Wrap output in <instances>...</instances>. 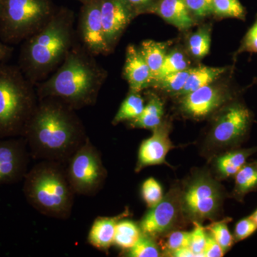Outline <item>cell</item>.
Listing matches in <instances>:
<instances>
[{
	"label": "cell",
	"instance_id": "7",
	"mask_svg": "<svg viewBox=\"0 0 257 257\" xmlns=\"http://www.w3.org/2000/svg\"><path fill=\"white\" fill-rule=\"evenodd\" d=\"M224 192L220 184L206 172L194 174L181 191L182 214L202 222L217 216L222 206Z\"/></svg>",
	"mask_w": 257,
	"mask_h": 257
},
{
	"label": "cell",
	"instance_id": "32",
	"mask_svg": "<svg viewBox=\"0 0 257 257\" xmlns=\"http://www.w3.org/2000/svg\"><path fill=\"white\" fill-rule=\"evenodd\" d=\"M142 197L149 209L156 206L163 198L162 186L154 178H149L142 186Z\"/></svg>",
	"mask_w": 257,
	"mask_h": 257
},
{
	"label": "cell",
	"instance_id": "43",
	"mask_svg": "<svg viewBox=\"0 0 257 257\" xmlns=\"http://www.w3.org/2000/svg\"><path fill=\"white\" fill-rule=\"evenodd\" d=\"M78 1L81 2L82 3H84L86 2L89 1V0H78Z\"/></svg>",
	"mask_w": 257,
	"mask_h": 257
},
{
	"label": "cell",
	"instance_id": "18",
	"mask_svg": "<svg viewBox=\"0 0 257 257\" xmlns=\"http://www.w3.org/2000/svg\"><path fill=\"white\" fill-rule=\"evenodd\" d=\"M150 13L158 15L167 23L182 31L189 30L195 23L183 0H160Z\"/></svg>",
	"mask_w": 257,
	"mask_h": 257
},
{
	"label": "cell",
	"instance_id": "10",
	"mask_svg": "<svg viewBox=\"0 0 257 257\" xmlns=\"http://www.w3.org/2000/svg\"><path fill=\"white\" fill-rule=\"evenodd\" d=\"M179 109L182 114L193 119H205L236 99V93L227 84L205 86L181 96Z\"/></svg>",
	"mask_w": 257,
	"mask_h": 257
},
{
	"label": "cell",
	"instance_id": "5",
	"mask_svg": "<svg viewBox=\"0 0 257 257\" xmlns=\"http://www.w3.org/2000/svg\"><path fill=\"white\" fill-rule=\"evenodd\" d=\"M37 103L35 84L18 64H0V138L23 137Z\"/></svg>",
	"mask_w": 257,
	"mask_h": 257
},
{
	"label": "cell",
	"instance_id": "42",
	"mask_svg": "<svg viewBox=\"0 0 257 257\" xmlns=\"http://www.w3.org/2000/svg\"><path fill=\"white\" fill-rule=\"evenodd\" d=\"M249 216L251 218V219H253V221H254V222L256 223V224L257 225V209L254 211V212L252 214H251V216Z\"/></svg>",
	"mask_w": 257,
	"mask_h": 257
},
{
	"label": "cell",
	"instance_id": "33",
	"mask_svg": "<svg viewBox=\"0 0 257 257\" xmlns=\"http://www.w3.org/2000/svg\"><path fill=\"white\" fill-rule=\"evenodd\" d=\"M194 228L190 232L189 248L195 257H204L203 251L207 241V233L206 228L203 227L200 223L194 221Z\"/></svg>",
	"mask_w": 257,
	"mask_h": 257
},
{
	"label": "cell",
	"instance_id": "16",
	"mask_svg": "<svg viewBox=\"0 0 257 257\" xmlns=\"http://www.w3.org/2000/svg\"><path fill=\"white\" fill-rule=\"evenodd\" d=\"M123 76L132 92H141L151 87L153 82L151 71L140 47L133 44L126 47Z\"/></svg>",
	"mask_w": 257,
	"mask_h": 257
},
{
	"label": "cell",
	"instance_id": "4",
	"mask_svg": "<svg viewBox=\"0 0 257 257\" xmlns=\"http://www.w3.org/2000/svg\"><path fill=\"white\" fill-rule=\"evenodd\" d=\"M23 193L29 204L43 215L65 220L72 214L75 193L63 164L40 161L25 176Z\"/></svg>",
	"mask_w": 257,
	"mask_h": 257
},
{
	"label": "cell",
	"instance_id": "37",
	"mask_svg": "<svg viewBox=\"0 0 257 257\" xmlns=\"http://www.w3.org/2000/svg\"><path fill=\"white\" fill-rule=\"evenodd\" d=\"M243 52L257 54V16L254 23L243 37L241 46L236 52V55Z\"/></svg>",
	"mask_w": 257,
	"mask_h": 257
},
{
	"label": "cell",
	"instance_id": "35",
	"mask_svg": "<svg viewBox=\"0 0 257 257\" xmlns=\"http://www.w3.org/2000/svg\"><path fill=\"white\" fill-rule=\"evenodd\" d=\"M257 225L250 216L243 218L235 225L234 238L235 242L243 241L254 234Z\"/></svg>",
	"mask_w": 257,
	"mask_h": 257
},
{
	"label": "cell",
	"instance_id": "6",
	"mask_svg": "<svg viewBox=\"0 0 257 257\" xmlns=\"http://www.w3.org/2000/svg\"><path fill=\"white\" fill-rule=\"evenodd\" d=\"M56 10L52 0H2L0 40L21 43L43 28Z\"/></svg>",
	"mask_w": 257,
	"mask_h": 257
},
{
	"label": "cell",
	"instance_id": "40",
	"mask_svg": "<svg viewBox=\"0 0 257 257\" xmlns=\"http://www.w3.org/2000/svg\"><path fill=\"white\" fill-rule=\"evenodd\" d=\"M14 49L0 40V64L5 63L11 58Z\"/></svg>",
	"mask_w": 257,
	"mask_h": 257
},
{
	"label": "cell",
	"instance_id": "28",
	"mask_svg": "<svg viewBox=\"0 0 257 257\" xmlns=\"http://www.w3.org/2000/svg\"><path fill=\"white\" fill-rule=\"evenodd\" d=\"M189 66H190V64H189L187 57L182 51L177 50V49L171 50L170 52H167L163 64H162L160 72L154 82L165 77L167 74L175 73V72H181V71L190 68Z\"/></svg>",
	"mask_w": 257,
	"mask_h": 257
},
{
	"label": "cell",
	"instance_id": "34",
	"mask_svg": "<svg viewBox=\"0 0 257 257\" xmlns=\"http://www.w3.org/2000/svg\"><path fill=\"white\" fill-rule=\"evenodd\" d=\"M192 17L204 18L213 14L212 0H183Z\"/></svg>",
	"mask_w": 257,
	"mask_h": 257
},
{
	"label": "cell",
	"instance_id": "27",
	"mask_svg": "<svg viewBox=\"0 0 257 257\" xmlns=\"http://www.w3.org/2000/svg\"><path fill=\"white\" fill-rule=\"evenodd\" d=\"M191 69L192 68L167 74L165 77L154 82L152 87L162 89L172 95L177 96L185 86Z\"/></svg>",
	"mask_w": 257,
	"mask_h": 257
},
{
	"label": "cell",
	"instance_id": "31",
	"mask_svg": "<svg viewBox=\"0 0 257 257\" xmlns=\"http://www.w3.org/2000/svg\"><path fill=\"white\" fill-rule=\"evenodd\" d=\"M230 221L231 219L227 218L224 220L212 223L207 228L209 234L220 245L225 253L232 247L235 242L234 236L230 232L227 226Z\"/></svg>",
	"mask_w": 257,
	"mask_h": 257
},
{
	"label": "cell",
	"instance_id": "14",
	"mask_svg": "<svg viewBox=\"0 0 257 257\" xmlns=\"http://www.w3.org/2000/svg\"><path fill=\"white\" fill-rule=\"evenodd\" d=\"M100 10L104 36L111 52L137 15L123 0H100Z\"/></svg>",
	"mask_w": 257,
	"mask_h": 257
},
{
	"label": "cell",
	"instance_id": "9",
	"mask_svg": "<svg viewBox=\"0 0 257 257\" xmlns=\"http://www.w3.org/2000/svg\"><path fill=\"white\" fill-rule=\"evenodd\" d=\"M69 184L75 194L94 196L107 177L100 153L88 138L65 165Z\"/></svg>",
	"mask_w": 257,
	"mask_h": 257
},
{
	"label": "cell",
	"instance_id": "8",
	"mask_svg": "<svg viewBox=\"0 0 257 257\" xmlns=\"http://www.w3.org/2000/svg\"><path fill=\"white\" fill-rule=\"evenodd\" d=\"M253 121V113L244 103L233 99L216 115L208 135L209 146L214 150L239 147L247 138Z\"/></svg>",
	"mask_w": 257,
	"mask_h": 257
},
{
	"label": "cell",
	"instance_id": "21",
	"mask_svg": "<svg viewBox=\"0 0 257 257\" xmlns=\"http://www.w3.org/2000/svg\"><path fill=\"white\" fill-rule=\"evenodd\" d=\"M164 112V104L160 98L156 94H151L142 114L136 119L130 121L128 124L133 128L153 131L163 122Z\"/></svg>",
	"mask_w": 257,
	"mask_h": 257
},
{
	"label": "cell",
	"instance_id": "3",
	"mask_svg": "<svg viewBox=\"0 0 257 257\" xmlns=\"http://www.w3.org/2000/svg\"><path fill=\"white\" fill-rule=\"evenodd\" d=\"M74 23V12L61 7L43 28L22 42L18 65L35 85L63 62L77 38Z\"/></svg>",
	"mask_w": 257,
	"mask_h": 257
},
{
	"label": "cell",
	"instance_id": "39",
	"mask_svg": "<svg viewBox=\"0 0 257 257\" xmlns=\"http://www.w3.org/2000/svg\"><path fill=\"white\" fill-rule=\"evenodd\" d=\"M224 250L210 234H207V241L204 246V257H221L224 255Z\"/></svg>",
	"mask_w": 257,
	"mask_h": 257
},
{
	"label": "cell",
	"instance_id": "30",
	"mask_svg": "<svg viewBox=\"0 0 257 257\" xmlns=\"http://www.w3.org/2000/svg\"><path fill=\"white\" fill-rule=\"evenodd\" d=\"M126 254L130 257H158L161 256V252L155 238L142 232L133 247L126 250Z\"/></svg>",
	"mask_w": 257,
	"mask_h": 257
},
{
	"label": "cell",
	"instance_id": "20",
	"mask_svg": "<svg viewBox=\"0 0 257 257\" xmlns=\"http://www.w3.org/2000/svg\"><path fill=\"white\" fill-rule=\"evenodd\" d=\"M227 71L226 67H211L199 66L191 69L187 82L177 96H183L205 86L209 85L220 79Z\"/></svg>",
	"mask_w": 257,
	"mask_h": 257
},
{
	"label": "cell",
	"instance_id": "22",
	"mask_svg": "<svg viewBox=\"0 0 257 257\" xmlns=\"http://www.w3.org/2000/svg\"><path fill=\"white\" fill-rule=\"evenodd\" d=\"M234 177L233 197L242 202L246 194L257 189V161L246 163Z\"/></svg>",
	"mask_w": 257,
	"mask_h": 257
},
{
	"label": "cell",
	"instance_id": "1",
	"mask_svg": "<svg viewBox=\"0 0 257 257\" xmlns=\"http://www.w3.org/2000/svg\"><path fill=\"white\" fill-rule=\"evenodd\" d=\"M23 137L32 158L65 165L89 138L75 109L53 97L38 99Z\"/></svg>",
	"mask_w": 257,
	"mask_h": 257
},
{
	"label": "cell",
	"instance_id": "12",
	"mask_svg": "<svg viewBox=\"0 0 257 257\" xmlns=\"http://www.w3.org/2000/svg\"><path fill=\"white\" fill-rule=\"evenodd\" d=\"M30 157L24 137L0 138V187L24 180Z\"/></svg>",
	"mask_w": 257,
	"mask_h": 257
},
{
	"label": "cell",
	"instance_id": "26",
	"mask_svg": "<svg viewBox=\"0 0 257 257\" xmlns=\"http://www.w3.org/2000/svg\"><path fill=\"white\" fill-rule=\"evenodd\" d=\"M189 54L194 58L201 60L209 54L211 47V28L204 25L194 32L188 40Z\"/></svg>",
	"mask_w": 257,
	"mask_h": 257
},
{
	"label": "cell",
	"instance_id": "23",
	"mask_svg": "<svg viewBox=\"0 0 257 257\" xmlns=\"http://www.w3.org/2000/svg\"><path fill=\"white\" fill-rule=\"evenodd\" d=\"M168 47L169 44L167 42H156L150 40L143 41L140 47L147 65L151 71L153 82L163 64L166 55L168 52Z\"/></svg>",
	"mask_w": 257,
	"mask_h": 257
},
{
	"label": "cell",
	"instance_id": "15",
	"mask_svg": "<svg viewBox=\"0 0 257 257\" xmlns=\"http://www.w3.org/2000/svg\"><path fill=\"white\" fill-rule=\"evenodd\" d=\"M170 125L162 122L153 130L150 138L144 140L139 149L135 172H140L150 166L165 164L166 157L172 148L170 139Z\"/></svg>",
	"mask_w": 257,
	"mask_h": 257
},
{
	"label": "cell",
	"instance_id": "13",
	"mask_svg": "<svg viewBox=\"0 0 257 257\" xmlns=\"http://www.w3.org/2000/svg\"><path fill=\"white\" fill-rule=\"evenodd\" d=\"M76 33L84 48L95 57L111 53L101 23L100 0L82 3Z\"/></svg>",
	"mask_w": 257,
	"mask_h": 257
},
{
	"label": "cell",
	"instance_id": "11",
	"mask_svg": "<svg viewBox=\"0 0 257 257\" xmlns=\"http://www.w3.org/2000/svg\"><path fill=\"white\" fill-rule=\"evenodd\" d=\"M182 214L181 190L179 187H174L143 216L140 229L144 234L158 237L173 229Z\"/></svg>",
	"mask_w": 257,
	"mask_h": 257
},
{
	"label": "cell",
	"instance_id": "25",
	"mask_svg": "<svg viewBox=\"0 0 257 257\" xmlns=\"http://www.w3.org/2000/svg\"><path fill=\"white\" fill-rule=\"evenodd\" d=\"M141 234L140 224L122 218L116 224L114 244L123 250L130 249L138 241Z\"/></svg>",
	"mask_w": 257,
	"mask_h": 257
},
{
	"label": "cell",
	"instance_id": "2",
	"mask_svg": "<svg viewBox=\"0 0 257 257\" xmlns=\"http://www.w3.org/2000/svg\"><path fill=\"white\" fill-rule=\"evenodd\" d=\"M108 73L77 38L54 73L35 84L38 99H60L76 111L94 106Z\"/></svg>",
	"mask_w": 257,
	"mask_h": 257
},
{
	"label": "cell",
	"instance_id": "41",
	"mask_svg": "<svg viewBox=\"0 0 257 257\" xmlns=\"http://www.w3.org/2000/svg\"><path fill=\"white\" fill-rule=\"evenodd\" d=\"M170 256L175 257H195V255L193 253L189 246L175 250L173 252L170 253Z\"/></svg>",
	"mask_w": 257,
	"mask_h": 257
},
{
	"label": "cell",
	"instance_id": "19",
	"mask_svg": "<svg viewBox=\"0 0 257 257\" xmlns=\"http://www.w3.org/2000/svg\"><path fill=\"white\" fill-rule=\"evenodd\" d=\"M257 153V146L251 148L231 149L214 161L216 174L221 179L234 177L238 172L247 163L248 159Z\"/></svg>",
	"mask_w": 257,
	"mask_h": 257
},
{
	"label": "cell",
	"instance_id": "17",
	"mask_svg": "<svg viewBox=\"0 0 257 257\" xmlns=\"http://www.w3.org/2000/svg\"><path fill=\"white\" fill-rule=\"evenodd\" d=\"M128 214V211H125L117 216L96 218L88 234V242L96 249L108 251L114 244L115 230L118 221Z\"/></svg>",
	"mask_w": 257,
	"mask_h": 257
},
{
	"label": "cell",
	"instance_id": "36",
	"mask_svg": "<svg viewBox=\"0 0 257 257\" xmlns=\"http://www.w3.org/2000/svg\"><path fill=\"white\" fill-rule=\"evenodd\" d=\"M189 243H190V232L175 231L169 234L166 241V248L170 254L179 248L189 246Z\"/></svg>",
	"mask_w": 257,
	"mask_h": 257
},
{
	"label": "cell",
	"instance_id": "24",
	"mask_svg": "<svg viewBox=\"0 0 257 257\" xmlns=\"http://www.w3.org/2000/svg\"><path fill=\"white\" fill-rule=\"evenodd\" d=\"M145 99L140 92L130 91L120 105L112 120V124L116 125L124 121H133L142 114L145 109Z\"/></svg>",
	"mask_w": 257,
	"mask_h": 257
},
{
	"label": "cell",
	"instance_id": "29",
	"mask_svg": "<svg viewBox=\"0 0 257 257\" xmlns=\"http://www.w3.org/2000/svg\"><path fill=\"white\" fill-rule=\"evenodd\" d=\"M213 15L221 18L245 20L246 11L239 0H212Z\"/></svg>",
	"mask_w": 257,
	"mask_h": 257
},
{
	"label": "cell",
	"instance_id": "38",
	"mask_svg": "<svg viewBox=\"0 0 257 257\" xmlns=\"http://www.w3.org/2000/svg\"><path fill=\"white\" fill-rule=\"evenodd\" d=\"M123 1L133 10L138 16L143 13H150L158 0H123Z\"/></svg>",
	"mask_w": 257,
	"mask_h": 257
},
{
	"label": "cell",
	"instance_id": "44",
	"mask_svg": "<svg viewBox=\"0 0 257 257\" xmlns=\"http://www.w3.org/2000/svg\"><path fill=\"white\" fill-rule=\"evenodd\" d=\"M2 0H0V10H1Z\"/></svg>",
	"mask_w": 257,
	"mask_h": 257
}]
</instances>
